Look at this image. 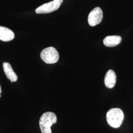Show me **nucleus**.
Segmentation results:
<instances>
[{
  "label": "nucleus",
  "instance_id": "f257e3e1",
  "mask_svg": "<svg viewBox=\"0 0 133 133\" xmlns=\"http://www.w3.org/2000/svg\"><path fill=\"white\" fill-rule=\"evenodd\" d=\"M107 121L110 126L114 128L120 127L124 120L123 112L119 108L109 109L107 113Z\"/></svg>",
  "mask_w": 133,
  "mask_h": 133
},
{
  "label": "nucleus",
  "instance_id": "f03ea898",
  "mask_svg": "<svg viewBox=\"0 0 133 133\" xmlns=\"http://www.w3.org/2000/svg\"><path fill=\"white\" fill-rule=\"evenodd\" d=\"M57 122V116L52 112L44 113L41 117L39 125L42 133H52L51 127Z\"/></svg>",
  "mask_w": 133,
  "mask_h": 133
},
{
  "label": "nucleus",
  "instance_id": "7ed1b4c3",
  "mask_svg": "<svg viewBox=\"0 0 133 133\" xmlns=\"http://www.w3.org/2000/svg\"><path fill=\"white\" fill-rule=\"evenodd\" d=\"M41 57L43 62L48 64H51L58 62L59 55L55 48L49 47L43 49L41 53Z\"/></svg>",
  "mask_w": 133,
  "mask_h": 133
},
{
  "label": "nucleus",
  "instance_id": "20e7f679",
  "mask_svg": "<svg viewBox=\"0 0 133 133\" xmlns=\"http://www.w3.org/2000/svg\"><path fill=\"white\" fill-rule=\"evenodd\" d=\"M63 2V0H53L38 7L36 10L37 14H48L58 10Z\"/></svg>",
  "mask_w": 133,
  "mask_h": 133
},
{
  "label": "nucleus",
  "instance_id": "39448f33",
  "mask_svg": "<svg viewBox=\"0 0 133 133\" xmlns=\"http://www.w3.org/2000/svg\"><path fill=\"white\" fill-rule=\"evenodd\" d=\"M103 17V11L99 7L92 10L88 15V23L91 26H95L101 22Z\"/></svg>",
  "mask_w": 133,
  "mask_h": 133
},
{
  "label": "nucleus",
  "instance_id": "423d86ee",
  "mask_svg": "<svg viewBox=\"0 0 133 133\" xmlns=\"http://www.w3.org/2000/svg\"><path fill=\"white\" fill-rule=\"evenodd\" d=\"M116 81V76L113 70H109L107 72L105 76V85L108 88H112L114 87Z\"/></svg>",
  "mask_w": 133,
  "mask_h": 133
},
{
  "label": "nucleus",
  "instance_id": "0eeeda50",
  "mask_svg": "<svg viewBox=\"0 0 133 133\" xmlns=\"http://www.w3.org/2000/svg\"><path fill=\"white\" fill-rule=\"evenodd\" d=\"M14 38V34L10 29L0 26V39L3 42H9Z\"/></svg>",
  "mask_w": 133,
  "mask_h": 133
},
{
  "label": "nucleus",
  "instance_id": "6e6552de",
  "mask_svg": "<svg viewBox=\"0 0 133 133\" xmlns=\"http://www.w3.org/2000/svg\"><path fill=\"white\" fill-rule=\"evenodd\" d=\"M3 68L5 72V75L7 77V78L10 79L11 82H16L17 81L18 77L14 71L11 66L10 63L8 62H5L3 64Z\"/></svg>",
  "mask_w": 133,
  "mask_h": 133
},
{
  "label": "nucleus",
  "instance_id": "1a4fd4ad",
  "mask_svg": "<svg viewBox=\"0 0 133 133\" xmlns=\"http://www.w3.org/2000/svg\"><path fill=\"white\" fill-rule=\"evenodd\" d=\"M122 38L119 36H109L104 39V44L108 47H114L121 43Z\"/></svg>",
  "mask_w": 133,
  "mask_h": 133
},
{
  "label": "nucleus",
  "instance_id": "9d476101",
  "mask_svg": "<svg viewBox=\"0 0 133 133\" xmlns=\"http://www.w3.org/2000/svg\"><path fill=\"white\" fill-rule=\"evenodd\" d=\"M2 92V90H1V86H0V97H1V93Z\"/></svg>",
  "mask_w": 133,
  "mask_h": 133
}]
</instances>
